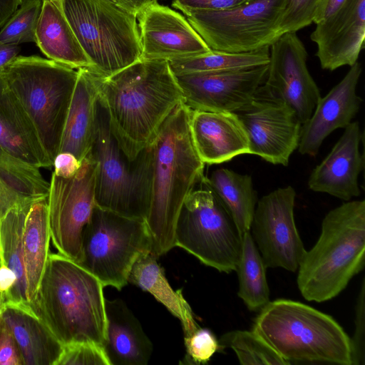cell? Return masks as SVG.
I'll return each instance as SVG.
<instances>
[{
	"mask_svg": "<svg viewBox=\"0 0 365 365\" xmlns=\"http://www.w3.org/2000/svg\"><path fill=\"white\" fill-rule=\"evenodd\" d=\"M98 98L118 145L133 160L182 102L168 61L139 60L106 77L97 74Z\"/></svg>",
	"mask_w": 365,
	"mask_h": 365,
	"instance_id": "cell-1",
	"label": "cell"
},
{
	"mask_svg": "<svg viewBox=\"0 0 365 365\" xmlns=\"http://www.w3.org/2000/svg\"><path fill=\"white\" fill-rule=\"evenodd\" d=\"M190 113L180 103L150 143L153 177L145 222L153 239V253L158 257L175 247V230L180 212L187 197L205 178V164L190 135Z\"/></svg>",
	"mask_w": 365,
	"mask_h": 365,
	"instance_id": "cell-2",
	"label": "cell"
},
{
	"mask_svg": "<svg viewBox=\"0 0 365 365\" xmlns=\"http://www.w3.org/2000/svg\"><path fill=\"white\" fill-rule=\"evenodd\" d=\"M100 280L79 263L49 253L31 307L63 345L106 336V298Z\"/></svg>",
	"mask_w": 365,
	"mask_h": 365,
	"instance_id": "cell-3",
	"label": "cell"
},
{
	"mask_svg": "<svg viewBox=\"0 0 365 365\" xmlns=\"http://www.w3.org/2000/svg\"><path fill=\"white\" fill-rule=\"evenodd\" d=\"M364 262L365 201H346L326 215L318 240L300 262L301 294L316 302L331 299L364 269Z\"/></svg>",
	"mask_w": 365,
	"mask_h": 365,
	"instance_id": "cell-4",
	"label": "cell"
},
{
	"mask_svg": "<svg viewBox=\"0 0 365 365\" xmlns=\"http://www.w3.org/2000/svg\"><path fill=\"white\" fill-rule=\"evenodd\" d=\"M253 331L291 364L351 365V338L331 316L290 299L269 302Z\"/></svg>",
	"mask_w": 365,
	"mask_h": 365,
	"instance_id": "cell-5",
	"label": "cell"
},
{
	"mask_svg": "<svg viewBox=\"0 0 365 365\" xmlns=\"http://www.w3.org/2000/svg\"><path fill=\"white\" fill-rule=\"evenodd\" d=\"M50 161L59 153L78 69L37 56H17L0 69Z\"/></svg>",
	"mask_w": 365,
	"mask_h": 365,
	"instance_id": "cell-6",
	"label": "cell"
},
{
	"mask_svg": "<svg viewBox=\"0 0 365 365\" xmlns=\"http://www.w3.org/2000/svg\"><path fill=\"white\" fill-rule=\"evenodd\" d=\"M91 153L97 163L96 205L125 217L145 220L153 177L151 145L136 158L129 160L110 130L106 110L99 98Z\"/></svg>",
	"mask_w": 365,
	"mask_h": 365,
	"instance_id": "cell-7",
	"label": "cell"
},
{
	"mask_svg": "<svg viewBox=\"0 0 365 365\" xmlns=\"http://www.w3.org/2000/svg\"><path fill=\"white\" fill-rule=\"evenodd\" d=\"M62 11L92 67L103 77L140 59L137 16L110 0H59Z\"/></svg>",
	"mask_w": 365,
	"mask_h": 365,
	"instance_id": "cell-8",
	"label": "cell"
},
{
	"mask_svg": "<svg viewBox=\"0 0 365 365\" xmlns=\"http://www.w3.org/2000/svg\"><path fill=\"white\" fill-rule=\"evenodd\" d=\"M153 239L145 220L125 217L96 205L86 225L79 263L104 287L120 290L136 260L153 252Z\"/></svg>",
	"mask_w": 365,
	"mask_h": 365,
	"instance_id": "cell-9",
	"label": "cell"
},
{
	"mask_svg": "<svg viewBox=\"0 0 365 365\" xmlns=\"http://www.w3.org/2000/svg\"><path fill=\"white\" fill-rule=\"evenodd\" d=\"M185 200L178 215L175 247L194 255L219 272L236 270L241 255L242 237L230 215L205 183Z\"/></svg>",
	"mask_w": 365,
	"mask_h": 365,
	"instance_id": "cell-10",
	"label": "cell"
},
{
	"mask_svg": "<svg viewBox=\"0 0 365 365\" xmlns=\"http://www.w3.org/2000/svg\"><path fill=\"white\" fill-rule=\"evenodd\" d=\"M286 0H250L222 10L195 11L187 21L211 50L241 53L270 46L282 34Z\"/></svg>",
	"mask_w": 365,
	"mask_h": 365,
	"instance_id": "cell-11",
	"label": "cell"
},
{
	"mask_svg": "<svg viewBox=\"0 0 365 365\" xmlns=\"http://www.w3.org/2000/svg\"><path fill=\"white\" fill-rule=\"evenodd\" d=\"M97 163L90 152L68 178L53 173L48 200L51 240L61 255L80 263L83 230L94 207Z\"/></svg>",
	"mask_w": 365,
	"mask_h": 365,
	"instance_id": "cell-12",
	"label": "cell"
},
{
	"mask_svg": "<svg viewBox=\"0 0 365 365\" xmlns=\"http://www.w3.org/2000/svg\"><path fill=\"white\" fill-rule=\"evenodd\" d=\"M296 195L288 185L257 202L250 232L267 268L296 272L307 251L294 217Z\"/></svg>",
	"mask_w": 365,
	"mask_h": 365,
	"instance_id": "cell-13",
	"label": "cell"
},
{
	"mask_svg": "<svg viewBox=\"0 0 365 365\" xmlns=\"http://www.w3.org/2000/svg\"><path fill=\"white\" fill-rule=\"evenodd\" d=\"M259 88L248 103L233 113L247 134L249 154L287 166L298 148L302 124L292 108L267 96Z\"/></svg>",
	"mask_w": 365,
	"mask_h": 365,
	"instance_id": "cell-14",
	"label": "cell"
},
{
	"mask_svg": "<svg viewBox=\"0 0 365 365\" xmlns=\"http://www.w3.org/2000/svg\"><path fill=\"white\" fill-rule=\"evenodd\" d=\"M308 53L295 32L281 35L269 47L268 70L261 91L296 113L301 123L312 115L321 98L307 66Z\"/></svg>",
	"mask_w": 365,
	"mask_h": 365,
	"instance_id": "cell-15",
	"label": "cell"
},
{
	"mask_svg": "<svg viewBox=\"0 0 365 365\" xmlns=\"http://www.w3.org/2000/svg\"><path fill=\"white\" fill-rule=\"evenodd\" d=\"M268 64L250 68L175 76L183 103L192 110L235 112L264 83Z\"/></svg>",
	"mask_w": 365,
	"mask_h": 365,
	"instance_id": "cell-16",
	"label": "cell"
},
{
	"mask_svg": "<svg viewBox=\"0 0 365 365\" xmlns=\"http://www.w3.org/2000/svg\"><path fill=\"white\" fill-rule=\"evenodd\" d=\"M137 21L140 60L169 61L211 50L185 16L158 1L140 11Z\"/></svg>",
	"mask_w": 365,
	"mask_h": 365,
	"instance_id": "cell-17",
	"label": "cell"
},
{
	"mask_svg": "<svg viewBox=\"0 0 365 365\" xmlns=\"http://www.w3.org/2000/svg\"><path fill=\"white\" fill-rule=\"evenodd\" d=\"M311 40L323 69L333 71L357 62L365 40V0H346L341 9L316 25Z\"/></svg>",
	"mask_w": 365,
	"mask_h": 365,
	"instance_id": "cell-18",
	"label": "cell"
},
{
	"mask_svg": "<svg viewBox=\"0 0 365 365\" xmlns=\"http://www.w3.org/2000/svg\"><path fill=\"white\" fill-rule=\"evenodd\" d=\"M358 61L343 79L321 97L311 117L302 125L299 152L315 157L325 138L334 130L345 128L358 113L361 99L356 86L361 74Z\"/></svg>",
	"mask_w": 365,
	"mask_h": 365,
	"instance_id": "cell-19",
	"label": "cell"
},
{
	"mask_svg": "<svg viewBox=\"0 0 365 365\" xmlns=\"http://www.w3.org/2000/svg\"><path fill=\"white\" fill-rule=\"evenodd\" d=\"M362 136L357 121L348 125L330 153L311 173L309 188L344 201L360 195L358 180L364 167L359 150Z\"/></svg>",
	"mask_w": 365,
	"mask_h": 365,
	"instance_id": "cell-20",
	"label": "cell"
},
{
	"mask_svg": "<svg viewBox=\"0 0 365 365\" xmlns=\"http://www.w3.org/2000/svg\"><path fill=\"white\" fill-rule=\"evenodd\" d=\"M189 125L194 147L204 164H220L249 154L247 134L233 112L191 110Z\"/></svg>",
	"mask_w": 365,
	"mask_h": 365,
	"instance_id": "cell-21",
	"label": "cell"
},
{
	"mask_svg": "<svg viewBox=\"0 0 365 365\" xmlns=\"http://www.w3.org/2000/svg\"><path fill=\"white\" fill-rule=\"evenodd\" d=\"M33 203L14 205L0 220V292L4 304L31 305L28 298L23 234L25 220Z\"/></svg>",
	"mask_w": 365,
	"mask_h": 365,
	"instance_id": "cell-22",
	"label": "cell"
},
{
	"mask_svg": "<svg viewBox=\"0 0 365 365\" xmlns=\"http://www.w3.org/2000/svg\"><path fill=\"white\" fill-rule=\"evenodd\" d=\"M0 314L19 346L24 365H56L63 345L31 305L3 304Z\"/></svg>",
	"mask_w": 365,
	"mask_h": 365,
	"instance_id": "cell-23",
	"label": "cell"
},
{
	"mask_svg": "<svg viewBox=\"0 0 365 365\" xmlns=\"http://www.w3.org/2000/svg\"><path fill=\"white\" fill-rule=\"evenodd\" d=\"M106 336L103 348L110 365H146L153 344L138 319L120 299H106Z\"/></svg>",
	"mask_w": 365,
	"mask_h": 365,
	"instance_id": "cell-24",
	"label": "cell"
},
{
	"mask_svg": "<svg viewBox=\"0 0 365 365\" xmlns=\"http://www.w3.org/2000/svg\"><path fill=\"white\" fill-rule=\"evenodd\" d=\"M98 101L97 73L88 68H78L59 153H71L81 161L91 152Z\"/></svg>",
	"mask_w": 365,
	"mask_h": 365,
	"instance_id": "cell-25",
	"label": "cell"
},
{
	"mask_svg": "<svg viewBox=\"0 0 365 365\" xmlns=\"http://www.w3.org/2000/svg\"><path fill=\"white\" fill-rule=\"evenodd\" d=\"M0 147L37 168H51L34 125L0 71Z\"/></svg>",
	"mask_w": 365,
	"mask_h": 365,
	"instance_id": "cell-26",
	"label": "cell"
},
{
	"mask_svg": "<svg viewBox=\"0 0 365 365\" xmlns=\"http://www.w3.org/2000/svg\"><path fill=\"white\" fill-rule=\"evenodd\" d=\"M35 43L48 59L55 62L76 69L92 67L59 0H43Z\"/></svg>",
	"mask_w": 365,
	"mask_h": 365,
	"instance_id": "cell-27",
	"label": "cell"
},
{
	"mask_svg": "<svg viewBox=\"0 0 365 365\" xmlns=\"http://www.w3.org/2000/svg\"><path fill=\"white\" fill-rule=\"evenodd\" d=\"M153 252L141 255L133 264L128 282L151 294L181 322L185 336L193 333L200 327L181 290H174L165 276L163 269Z\"/></svg>",
	"mask_w": 365,
	"mask_h": 365,
	"instance_id": "cell-28",
	"label": "cell"
},
{
	"mask_svg": "<svg viewBox=\"0 0 365 365\" xmlns=\"http://www.w3.org/2000/svg\"><path fill=\"white\" fill-rule=\"evenodd\" d=\"M49 186L39 168L0 147V208L2 215L14 205L47 198Z\"/></svg>",
	"mask_w": 365,
	"mask_h": 365,
	"instance_id": "cell-29",
	"label": "cell"
},
{
	"mask_svg": "<svg viewBox=\"0 0 365 365\" xmlns=\"http://www.w3.org/2000/svg\"><path fill=\"white\" fill-rule=\"evenodd\" d=\"M202 182L225 207L241 237L249 232L258 201L251 176L220 168L205 176Z\"/></svg>",
	"mask_w": 365,
	"mask_h": 365,
	"instance_id": "cell-30",
	"label": "cell"
},
{
	"mask_svg": "<svg viewBox=\"0 0 365 365\" xmlns=\"http://www.w3.org/2000/svg\"><path fill=\"white\" fill-rule=\"evenodd\" d=\"M47 198L31 205L24 228V257L28 298L31 305L35 299L50 253L51 233Z\"/></svg>",
	"mask_w": 365,
	"mask_h": 365,
	"instance_id": "cell-31",
	"label": "cell"
},
{
	"mask_svg": "<svg viewBox=\"0 0 365 365\" xmlns=\"http://www.w3.org/2000/svg\"><path fill=\"white\" fill-rule=\"evenodd\" d=\"M266 268L250 232H247L242 237L241 255L235 271L238 297L250 311H260L269 302Z\"/></svg>",
	"mask_w": 365,
	"mask_h": 365,
	"instance_id": "cell-32",
	"label": "cell"
},
{
	"mask_svg": "<svg viewBox=\"0 0 365 365\" xmlns=\"http://www.w3.org/2000/svg\"><path fill=\"white\" fill-rule=\"evenodd\" d=\"M269 47L241 53L210 50L206 53L168 62L175 75L250 68L268 64Z\"/></svg>",
	"mask_w": 365,
	"mask_h": 365,
	"instance_id": "cell-33",
	"label": "cell"
},
{
	"mask_svg": "<svg viewBox=\"0 0 365 365\" xmlns=\"http://www.w3.org/2000/svg\"><path fill=\"white\" fill-rule=\"evenodd\" d=\"M218 341L222 349L229 347L235 351L240 364H289L253 330L228 331L224 334Z\"/></svg>",
	"mask_w": 365,
	"mask_h": 365,
	"instance_id": "cell-34",
	"label": "cell"
},
{
	"mask_svg": "<svg viewBox=\"0 0 365 365\" xmlns=\"http://www.w3.org/2000/svg\"><path fill=\"white\" fill-rule=\"evenodd\" d=\"M41 8V0H24L0 30V43L19 45L35 42Z\"/></svg>",
	"mask_w": 365,
	"mask_h": 365,
	"instance_id": "cell-35",
	"label": "cell"
},
{
	"mask_svg": "<svg viewBox=\"0 0 365 365\" xmlns=\"http://www.w3.org/2000/svg\"><path fill=\"white\" fill-rule=\"evenodd\" d=\"M185 355L182 360L185 364H204L210 361L214 354L222 346L213 333L205 328L199 327L193 333L184 337Z\"/></svg>",
	"mask_w": 365,
	"mask_h": 365,
	"instance_id": "cell-36",
	"label": "cell"
},
{
	"mask_svg": "<svg viewBox=\"0 0 365 365\" xmlns=\"http://www.w3.org/2000/svg\"><path fill=\"white\" fill-rule=\"evenodd\" d=\"M321 0H286L280 22L282 34L295 32L313 23Z\"/></svg>",
	"mask_w": 365,
	"mask_h": 365,
	"instance_id": "cell-37",
	"label": "cell"
},
{
	"mask_svg": "<svg viewBox=\"0 0 365 365\" xmlns=\"http://www.w3.org/2000/svg\"><path fill=\"white\" fill-rule=\"evenodd\" d=\"M110 365L102 346L91 342L63 346L56 365Z\"/></svg>",
	"mask_w": 365,
	"mask_h": 365,
	"instance_id": "cell-38",
	"label": "cell"
},
{
	"mask_svg": "<svg viewBox=\"0 0 365 365\" xmlns=\"http://www.w3.org/2000/svg\"><path fill=\"white\" fill-rule=\"evenodd\" d=\"M354 332L351 339V365H364L365 364V279L357 298Z\"/></svg>",
	"mask_w": 365,
	"mask_h": 365,
	"instance_id": "cell-39",
	"label": "cell"
},
{
	"mask_svg": "<svg viewBox=\"0 0 365 365\" xmlns=\"http://www.w3.org/2000/svg\"><path fill=\"white\" fill-rule=\"evenodd\" d=\"M0 365H24L17 342L0 314Z\"/></svg>",
	"mask_w": 365,
	"mask_h": 365,
	"instance_id": "cell-40",
	"label": "cell"
},
{
	"mask_svg": "<svg viewBox=\"0 0 365 365\" xmlns=\"http://www.w3.org/2000/svg\"><path fill=\"white\" fill-rule=\"evenodd\" d=\"M248 1L250 0H173L172 6L187 15L195 11L227 9Z\"/></svg>",
	"mask_w": 365,
	"mask_h": 365,
	"instance_id": "cell-41",
	"label": "cell"
},
{
	"mask_svg": "<svg viewBox=\"0 0 365 365\" xmlns=\"http://www.w3.org/2000/svg\"><path fill=\"white\" fill-rule=\"evenodd\" d=\"M81 165V161L71 153L60 152L53 160V173L57 176L68 178L73 176Z\"/></svg>",
	"mask_w": 365,
	"mask_h": 365,
	"instance_id": "cell-42",
	"label": "cell"
},
{
	"mask_svg": "<svg viewBox=\"0 0 365 365\" xmlns=\"http://www.w3.org/2000/svg\"><path fill=\"white\" fill-rule=\"evenodd\" d=\"M346 0H321L313 23L316 25L323 23L334 15Z\"/></svg>",
	"mask_w": 365,
	"mask_h": 365,
	"instance_id": "cell-43",
	"label": "cell"
},
{
	"mask_svg": "<svg viewBox=\"0 0 365 365\" xmlns=\"http://www.w3.org/2000/svg\"><path fill=\"white\" fill-rule=\"evenodd\" d=\"M20 51L19 45L0 43V69L16 58Z\"/></svg>",
	"mask_w": 365,
	"mask_h": 365,
	"instance_id": "cell-44",
	"label": "cell"
},
{
	"mask_svg": "<svg viewBox=\"0 0 365 365\" xmlns=\"http://www.w3.org/2000/svg\"><path fill=\"white\" fill-rule=\"evenodd\" d=\"M24 0H0V27L18 9Z\"/></svg>",
	"mask_w": 365,
	"mask_h": 365,
	"instance_id": "cell-45",
	"label": "cell"
},
{
	"mask_svg": "<svg viewBox=\"0 0 365 365\" xmlns=\"http://www.w3.org/2000/svg\"><path fill=\"white\" fill-rule=\"evenodd\" d=\"M133 8L136 16L144 9L158 1V0H126Z\"/></svg>",
	"mask_w": 365,
	"mask_h": 365,
	"instance_id": "cell-46",
	"label": "cell"
},
{
	"mask_svg": "<svg viewBox=\"0 0 365 365\" xmlns=\"http://www.w3.org/2000/svg\"><path fill=\"white\" fill-rule=\"evenodd\" d=\"M110 1H112L113 3L115 4L116 5L119 6L124 10L135 14L133 8L128 3V1L126 0H110Z\"/></svg>",
	"mask_w": 365,
	"mask_h": 365,
	"instance_id": "cell-47",
	"label": "cell"
},
{
	"mask_svg": "<svg viewBox=\"0 0 365 365\" xmlns=\"http://www.w3.org/2000/svg\"><path fill=\"white\" fill-rule=\"evenodd\" d=\"M3 304H4V300H3L1 293L0 292V311H1V309L3 306Z\"/></svg>",
	"mask_w": 365,
	"mask_h": 365,
	"instance_id": "cell-48",
	"label": "cell"
},
{
	"mask_svg": "<svg viewBox=\"0 0 365 365\" xmlns=\"http://www.w3.org/2000/svg\"><path fill=\"white\" fill-rule=\"evenodd\" d=\"M2 216H3V215H2L1 210V208H0V220H1V218L2 217Z\"/></svg>",
	"mask_w": 365,
	"mask_h": 365,
	"instance_id": "cell-49",
	"label": "cell"
}]
</instances>
